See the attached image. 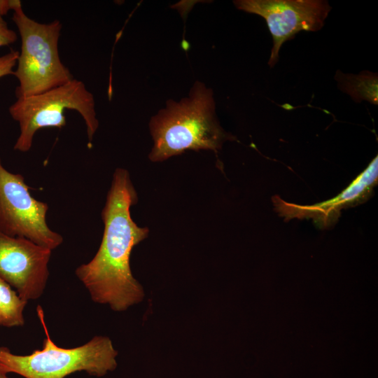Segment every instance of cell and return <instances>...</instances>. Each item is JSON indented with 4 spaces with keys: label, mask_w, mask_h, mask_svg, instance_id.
Instances as JSON below:
<instances>
[{
    "label": "cell",
    "mask_w": 378,
    "mask_h": 378,
    "mask_svg": "<svg viewBox=\"0 0 378 378\" xmlns=\"http://www.w3.org/2000/svg\"><path fill=\"white\" fill-rule=\"evenodd\" d=\"M234 4L239 10L265 20L273 38L270 67L277 62L285 41L301 31L320 30L331 10L328 2L321 0H237Z\"/></svg>",
    "instance_id": "cell-7"
},
{
    "label": "cell",
    "mask_w": 378,
    "mask_h": 378,
    "mask_svg": "<svg viewBox=\"0 0 378 378\" xmlns=\"http://www.w3.org/2000/svg\"><path fill=\"white\" fill-rule=\"evenodd\" d=\"M7 372L0 366V378H8Z\"/></svg>",
    "instance_id": "cell-15"
},
{
    "label": "cell",
    "mask_w": 378,
    "mask_h": 378,
    "mask_svg": "<svg viewBox=\"0 0 378 378\" xmlns=\"http://www.w3.org/2000/svg\"><path fill=\"white\" fill-rule=\"evenodd\" d=\"M17 39L16 32L8 27L3 16L0 15V47L13 44Z\"/></svg>",
    "instance_id": "cell-13"
},
{
    "label": "cell",
    "mask_w": 378,
    "mask_h": 378,
    "mask_svg": "<svg viewBox=\"0 0 378 378\" xmlns=\"http://www.w3.org/2000/svg\"><path fill=\"white\" fill-rule=\"evenodd\" d=\"M335 79L340 90L349 94L356 102L364 99L377 104V74L363 71L359 75H349L337 71Z\"/></svg>",
    "instance_id": "cell-10"
},
{
    "label": "cell",
    "mask_w": 378,
    "mask_h": 378,
    "mask_svg": "<svg viewBox=\"0 0 378 378\" xmlns=\"http://www.w3.org/2000/svg\"><path fill=\"white\" fill-rule=\"evenodd\" d=\"M48 211L46 203L33 197L24 177L7 170L0 158V232L52 251L63 237L48 225Z\"/></svg>",
    "instance_id": "cell-6"
},
{
    "label": "cell",
    "mask_w": 378,
    "mask_h": 378,
    "mask_svg": "<svg viewBox=\"0 0 378 378\" xmlns=\"http://www.w3.org/2000/svg\"><path fill=\"white\" fill-rule=\"evenodd\" d=\"M12 19L21 38V51L13 74L19 83L17 99L43 93L72 80L73 75L59 55L61 22L56 20L39 23L29 18L22 6L13 10Z\"/></svg>",
    "instance_id": "cell-4"
},
{
    "label": "cell",
    "mask_w": 378,
    "mask_h": 378,
    "mask_svg": "<svg viewBox=\"0 0 378 378\" xmlns=\"http://www.w3.org/2000/svg\"><path fill=\"white\" fill-rule=\"evenodd\" d=\"M27 301L0 278V326H22L24 323L23 311Z\"/></svg>",
    "instance_id": "cell-11"
},
{
    "label": "cell",
    "mask_w": 378,
    "mask_h": 378,
    "mask_svg": "<svg viewBox=\"0 0 378 378\" xmlns=\"http://www.w3.org/2000/svg\"><path fill=\"white\" fill-rule=\"evenodd\" d=\"M21 6V1L19 0H0V15L4 16L8 11H13L16 8Z\"/></svg>",
    "instance_id": "cell-14"
},
{
    "label": "cell",
    "mask_w": 378,
    "mask_h": 378,
    "mask_svg": "<svg viewBox=\"0 0 378 378\" xmlns=\"http://www.w3.org/2000/svg\"><path fill=\"white\" fill-rule=\"evenodd\" d=\"M52 251L23 237L0 232V278L24 300L43 293Z\"/></svg>",
    "instance_id": "cell-8"
},
{
    "label": "cell",
    "mask_w": 378,
    "mask_h": 378,
    "mask_svg": "<svg viewBox=\"0 0 378 378\" xmlns=\"http://www.w3.org/2000/svg\"><path fill=\"white\" fill-rule=\"evenodd\" d=\"M66 110L76 111L82 116L90 144L99 127L94 99L82 81L74 78L43 93L17 99L9 107L10 116L20 127L14 150L29 151L34 134L40 129L65 126Z\"/></svg>",
    "instance_id": "cell-5"
},
{
    "label": "cell",
    "mask_w": 378,
    "mask_h": 378,
    "mask_svg": "<svg viewBox=\"0 0 378 378\" xmlns=\"http://www.w3.org/2000/svg\"><path fill=\"white\" fill-rule=\"evenodd\" d=\"M19 52L12 50L11 52L0 56V78L13 75V68L17 64Z\"/></svg>",
    "instance_id": "cell-12"
},
{
    "label": "cell",
    "mask_w": 378,
    "mask_h": 378,
    "mask_svg": "<svg viewBox=\"0 0 378 378\" xmlns=\"http://www.w3.org/2000/svg\"><path fill=\"white\" fill-rule=\"evenodd\" d=\"M377 156L354 181L335 197L323 202L300 206L276 200V209L281 216L289 218H314L323 225H330L338 217L342 209L363 201L377 181Z\"/></svg>",
    "instance_id": "cell-9"
},
{
    "label": "cell",
    "mask_w": 378,
    "mask_h": 378,
    "mask_svg": "<svg viewBox=\"0 0 378 378\" xmlns=\"http://www.w3.org/2000/svg\"><path fill=\"white\" fill-rule=\"evenodd\" d=\"M137 201L129 172L116 169L102 211L104 227L99 248L90 262L75 271L93 302L108 304L116 312L125 311L144 298L130 265L133 248L149 232L131 217L130 208Z\"/></svg>",
    "instance_id": "cell-1"
},
{
    "label": "cell",
    "mask_w": 378,
    "mask_h": 378,
    "mask_svg": "<svg viewBox=\"0 0 378 378\" xmlns=\"http://www.w3.org/2000/svg\"><path fill=\"white\" fill-rule=\"evenodd\" d=\"M149 129L153 140L149 159L155 162L188 150L217 153L224 141L233 139L217 119L212 90L199 80L179 102L167 100L151 117Z\"/></svg>",
    "instance_id": "cell-2"
},
{
    "label": "cell",
    "mask_w": 378,
    "mask_h": 378,
    "mask_svg": "<svg viewBox=\"0 0 378 378\" xmlns=\"http://www.w3.org/2000/svg\"><path fill=\"white\" fill-rule=\"evenodd\" d=\"M36 312L46 335L43 348L22 356L0 346V366L7 373H16L24 378H64L81 371L103 377L115 370L118 351L108 337L97 335L74 348L60 347L50 338L40 305Z\"/></svg>",
    "instance_id": "cell-3"
}]
</instances>
